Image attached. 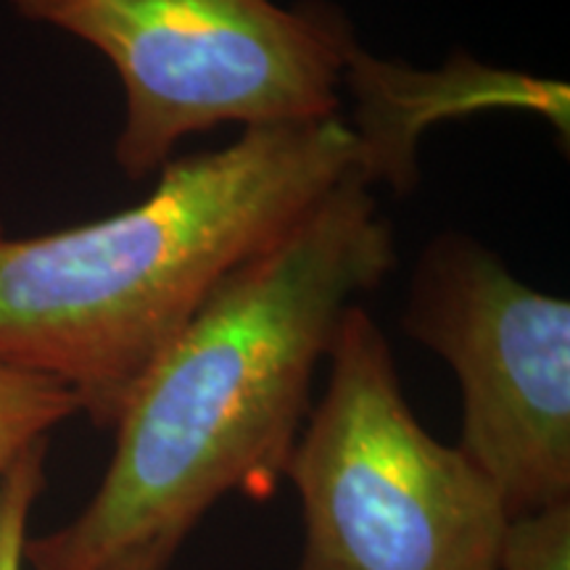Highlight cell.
Here are the masks:
<instances>
[{
    "label": "cell",
    "mask_w": 570,
    "mask_h": 570,
    "mask_svg": "<svg viewBox=\"0 0 570 570\" xmlns=\"http://www.w3.org/2000/svg\"><path fill=\"white\" fill-rule=\"evenodd\" d=\"M499 570H570V502L510 518Z\"/></svg>",
    "instance_id": "obj_8"
},
{
    "label": "cell",
    "mask_w": 570,
    "mask_h": 570,
    "mask_svg": "<svg viewBox=\"0 0 570 570\" xmlns=\"http://www.w3.org/2000/svg\"><path fill=\"white\" fill-rule=\"evenodd\" d=\"M356 175L412 180L344 111L169 159L140 204L96 223L32 238L0 225V365L53 377L80 415L114 428L214 291Z\"/></svg>",
    "instance_id": "obj_2"
},
{
    "label": "cell",
    "mask_w": 570,
    "mask_h": 570,
    "mask_svg": "<svg viewBox=\"0 0 570 570\" xmlns=\"http://www.w3.org/2000/svg\"><path fill=\"white\" fill-rule=\"evenodd\" d=\"M173 560H175V552L161 550V547H148V550L127 554V558L117 560L106 570H167L173 566Z\"/></svg>",
    "instance_id": "obj_9"
},
{
    "label": "cell",
    "mask_w": 570,
    "mask_h": 570,
    "mask_svg": "<svg viewBox=\"0 0 570 570\" xmlns=\"http://www.w3.org/2000/svg\"><path fill=\"white\" fill-rule=\"evenodd\" d=\"M48 439L38 441L13 462L0 483V570H24L35 502L46 489Z\"/></svg>",
    "instance_id": "obj_7"
},
{
    "label": "cell",
    "mask_w": 570,
    "mask_h": 570,
    "mask_svg": "<svg viewBox=\"0 0 570 570\" xmlns=\"http://www.w3.org/2000/svg\"><path fill=\"white\" fill-rule=\"evenodd\" d=\"M325 360L327 389L283 470L302 508L294 570H499L502 497L425 431L365 306L344 312Z\"/></svg>",
    "instance_id": "obj_3"
},
{
    "label": "cell",
    "mask_w": 570,
    "mask_h": 570,
    "mask_svg": "<svg viewBox=\"0 0 570 570\" xmlns=\"http://www.w3.org/2000/svg\"><path fill=\"white\" fill-rule=\"evenodd\" d=\"M75 415L80 402L59 381L0 365V483L27 449Z\"/></svg>",
    "instance_id": "obj_6"
},
{
    "label": "cell",
    "mask_w": 570,
    "mask_h": 570,
    "mask_svg": "<svg viewBox=\"0 0 570 570\" xmlns=\"http://www.w3.org/2000/svg\"><path fill=\"white\" fill-rule=\"evenodd\" d=\"M24 19L88 42L117 69V167L146 180L175 146L219 125L267 127L344 114L360 46L327 6L273 0H11Z\"/></svg>",
    "instance_id": "obj_4"
},
{
    "label": "cell",
    "mask_w": 570,
    "mask_h": 570,
    "mask_svg": "<svg viewBox=\"0 0 570 570\" xmlns=\"http://www.w3.org/2000/svg\"><path fill=\"white\" fill-rule=\"evenodd\" d=\"M402 327L458 375V449L510 518L570 502V302L518 281L465 233L431 240Z\"/></svg>",
    "instance_id": "obj_5"
},
{
    "label": "cell",
    "mask_w": 570,
    "mask_h": 570,
    "mask_svg": "<svg viewBox=\"0 0 570 570\" xmlns=\"http://www.w3.org/2000/svg\"><path fill=\"white\" fill-rule=\"evenodd\" d=\"M373 185L348 177L214 291L127 399L101 487L67 525L27 539L24 570L177 554L223 497L275 494L341 317L396 267Z\"/></svg>",
    "instance_id": "obj_1"
}]
</instances>
